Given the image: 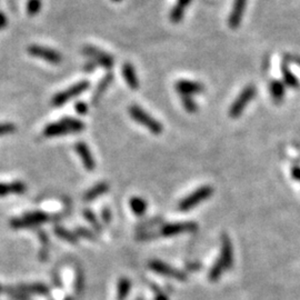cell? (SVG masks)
<instances>
[{
	"label": "cell",
	"mask_w": 300,
	"mask_h": 300,
	"mask_svg": "<svg viewBox=\"0 0 300 300\" xmlns=\"http://www.w3.org/2000/svg\"><path fill=\"white\" fill-rule=\"evenodd\" d=\"M128 113L135 122L143 125L144 127H146L151 134L160 135L162 133V125L159 123L157 119H154L152 116H150L148 113H146L142 107H139V106H130L128 108Z\"/></svg>",
	"instance_id": "cell-1"
},
{
	"label": "cell",
	"mask_w": 300,
	"mask_h": 300,
	"mask_svg": "<svg viewBox=\"0 0 300 300\" xmlns=\"http://www.w3.org/2000/svg\"><path fill=\"white\" fill-rule=\"evenodd\" d=\"M212 192H214V189H212V187L210 186H202L200 188H198L197 190L191 192L190 195H188L186 198H183V199L179 202L178 209L182 212L189 211L192 209V208H195L196 206L199 205L200 202L208 199V198L212 195Z\"/></svg>",
	"instance_id": "cell-2"
},
{
	"label": "cell",
	"mask_w": 300,
	"mask_h": 300,
	"mask_svg": "<svg viewBox=\"0 0 300 300\" xmlns=\"http://www.w3.org/2000/svg\"><path fill=\"white\" fill-rule=\"evenodd\" d=\"M90 82L89 81H80L78 84H75L74 86L69 87L64 91H60V93L56 94L54 97H52V105L56 106V107H60V106H64L66 103H68L69 100L76 98V97L80 96L82 93L89 88Z\"/></svg>",
	"instance_id": "cell-3"
},
{
	"label": "cell",
	"mask_w": 300,
	"mask_h": 300,
	"mask_svg": "<svg viewBox=\"0 0 300 300\" xmlns=\"http://www.w3.org/2000/svg\"><path fill=\"white\" fill-rule=\"evenodd\" d=\"M256 94V88L253 85L247 86L244 90L241 91L240 95L237 97L236 100L234 101V104L231 105V107L229 109V115L231 118H238L239 116L243 114L244 109L246 108V106L250 103V100L254 98V96Z\"/></svg>",
	"instance_id": "cell-4"
},
{
	"label": "cell",
	"mask_w": 300,
	"mask_h": 300,
	"mask_svg": "<svg viewBox=\"0 0 300 300\" xmlns=\"http://www.w3.org/2000/svg\"><path fill=\"white\" fill-rule=\"evenodd\" d=\"M82 54L86 57L90 58L91 60H94L97 65H100L106 69H111L115 65L114 57L107 54L103 50L98 49V48L93 46H86L82 48Z\"/></svg>",
	"instance_id": "cell-5"
},
{
	"label": "cell",
	"mask_w": 300,
	"mask_h": 300,
	"mask_svg": "<svg viewBox=\"0 0 300 300\" xmlns=\"http://www.w3.org/2000/svg\"><path fill=\"white\" fill-rule=\"evenodd\" d=\"M27 51L30 56L39 58V59L49 62V64L57 65V64H60L62 61L61 54H59V52L54 49H50V48H47L43 46L31 45L28 47Z\"/></svg>",
	"instance_id": "cell-6"
},
{
	"label": "cell",
	"mask_w": 300,
	"mask_h": 300,
	"mask_svg": "<svg viewBox=\"0 0 300 300\" xmlns=\"http://www.w3.org/2000/svg\"><path fill=\"white\" fill-rule=\"evenodd\" d=\"M198 229V225L192 221L185 222H171V224L162 225L159 235L161 237H172L182 232H193Z\"/></svg>",
	"instance_id": "cell-7"
},
{
	"label": "cell",
	"mask_w": 300,
	"mask_h": 300,
	"mask_svg": "<svg viewBox=\"0 0 300 300\" xmlns=\"http://www.w3.org/2000/svg\"><path fill=\"white\" fill-rule=\"evenodd\" d=\"M149 268L156 274L167 276V277H170V278H175V279L179 280V282H185V280L187 279V276L185 273L180 272V270H178V269L172 268L171 266L164 264L160 260L150 261Z\"/></svg>",
	"instance_id": "cell-8"
},
{
	"label": "cell",
	"mask_w": 300,
	"mask_h": 300,
	"mask_svg": "<svg viewBox=\"0 0 300 300\" xmlns=\"http://www.w3.org/2000/svg\"><path fill=\"white\" fill-rule=\"evenodd\" d=\"M175 88L180 94V96H193L200 94L205 90L204 85H201L200 82L186 79L178 80L175 85Z\"/></svg>",
	"instance_id": "cell-9"
},
{
	"label": "cell",
	"mask_w": 300,
	"mask_h": 300,
	"mask_svg": "<svg viewBox=\"0 0 300 300\" xmlns=\"http://www.w3.org/2000/svg\"><path fill=\"white\" fill-rule=\"evenodd\" d=\"M248 0H234L231 11L228 18V26L231 29H236L240 26L241 20H243L244 12L246 9V4Z\"/></svg>",
	"instance_id": "cell-10"
},
{
	"label": "cell",
	"mask_w": 300,
	"mask_h": 300,
	"mask_svg": "<svg viewBox=\"0 0 300 300\" xmlns=\"http://www.w3.org/2000/svg\"><path fill=\"white\" fill-rule=\"evenodd\" d=\"M75 150H76V152L78 153V156L80 157L84 167L87 169V170L93 171L96 168V161L93 157V153H91L90 149L88 147V145L84 142L76 143Z\"/></svg>",
	"instance_id": "cell-11"
},
{
	"label": "cell",
	"mask_w": 300,
	"mask_h": 300,
	"mask_svg": "<svg viewBox=\"0 0 300 300\" xmlns=\"http://www.w3.org/2000/svg\"><path fill=\"white\" fill-rule=\"evenodd\" d=\"M218 260L224 266L225 269L231 268L232 263H234V250H232L230 238L227 235L221 237V251Z\"/></svg>",
	"instance_id": "cell-12"
},
{
	"label": "cell",
	"mask_w": 300,
	"mask_h": 300,
	"mask_svg": "<svg viewBox=\"0 0 300 300\" xmlns=\"http://www.w3.org/2000/svg\"><path fill=\"white\" fill-rule=\"evenodd\" d=\"M108 190H109V183L107 181H100L94 187H91L89 190L86 191V193L84 195V201L85 202L94 201L95 199H97V198H99L100 196L107 193Z\"/></svg>",
	"instance_id": "cell-13"
},
{
	"label": "cell",
	"mask_w": 300,
	"mask_h": 300,
	"mask_svg": "<svg viewBox=\"0 0 300 300\" xmlns=\"http://www.w3.org/2000/svg\"><path fill=\"white\" fill-rule=\"evenodd\" d=\"M113 80H114V75L111 74V72H108V74L99 81L98 86H97V88L94 91L93 97H91V103H93V105L98 104V101L101 99V97L104 96L106 90L109 88V86L111 85Z\"/></svg>",
	"instance_id": "cell-14"
},
{
	"label": "cell",
	"mask_w": 300,
	"mask_h": 300,
	"mask_svg": "<svg viewBox=\"0 0 300 300\" xmlns=\"http://www.w3.org/2000/svg\"><path fill=\"white\" fill-rule=\"evenodd\" d=\"M66 134H72V133L71 130L61 122V120H59L58 123H51L49 125H47L45 129H43V136L46 137H57Z\"/></svg>",
	"instance_id": "cell-15"
},
{
	"label": "cell",
	"mask_w": 300,
	"mask_h": 300,
	"mask_svg": "<svg viewBox=\"0 0 300 300\" xmlns=\"http://www.w3.org/2000/svg\"><path fill=\"white\" fill-rule=\"evenodd\" d=\"M123 76L125 81L127 82V85L130 89L137 90L139 88V80L137 78L136 70H135L134 66L129 62H126L123 66Z\"/></svg>",
	"instance_id": "cell-16"
},
{
	"label": "cell",
	"mask_w": 300,
	"mask_h": 300,
	"mask_svg": "<svg viewBox=\"0 0 300 300\" xmlns=\"http://www.w3.org/2000/svg\"><path fill=\"white\" fill-rule=\"evenodd\" d=\"M129 207L135 215L142 217L147 211V202L142 197H132L129 199Z\"/></svg>",
	"instance_id": "cell-17"
},
{
	"label": "cell",
	"mask_w": 300,
	"mask_h": 300,
	"mask_svg": "<svg viewBox=\"0 0 300 300\" xmlns=\"http://www.w3.org/2000/svg\"><path fill=\"white\" fill-rule=\"evenodd\" d=\"M19 290L26 293V294H36V295H48L49 293V288L46 285L35 283V284H29V285H19L17 287Z\"/></svg>",
	"instance_id": "cell-18"
},
{
	"label": "cell",
	"mask_w": 300,
	"mask_h": 300,
	"mask_svg": "<svg viewBox=\"0 0 300 300\" xmlns=\"http://www.w3.org/2000/svg\"><path fill=\"white\" fill-rule=\"evenodd\" d=\"M286 85L280 80H273L270 82L269 91L273 99L276 101H282L285 97V91H286Z\"/></svg>",
	"instance_id": "cell-19"
},
{
	"label": "cell",
	"mask_w": 300,
	"mask_h": 300,
	"mask_svg": "<svg viewBox=\"0 0 300 300\" xmlns=\"http://www.w3.org/2000/svg\"><path fill=\"white\" fill-rule=\"evenodd\" d=\"M54 232H55V235L58 237V238L65 240V241H67V243H70V244H74V245L78 244L79 238L76 236L75 232L69 231L68 229L64 228L62 226H56L54 228Z\"/></svg>",
	"instance_id": "cell-20"
},
{
	"label": "cell",
	"mask_w": 300,
	"mask_h": 300,
	"mask_svg": "<svg viewBox=\"0 0 300 300\" xmlns=\"http://www.w3.org/2000/svg\"><path fill=\"white\" fill-rule=\"evenodd\" d=\"M282 72H283V78H284L285 85L290 87V88H294V89L299 88V80L297 79V77L293 74L292 70L289 69L287 64H284L282 66Z\"/></svg>",
	"instance_id": "cell-21"
},
{
	"label": "cell",
	"mask_w": 300,
	"mask_h": 300,
	"mask_svg": "<svg viewBox=\"0 0 300 300\" xmlns=\"http://www.w3.org/2000/svg\"><path fill=\"white\" fill-rule=\"evenodd\" d=\"M25 218H27L28 220H30L33 224L39 226L40 224H45L47 221L51 220V216H49L46 212L43 211H30V212H26L25 215H23Z\"/></svg>",
	"instance_id": "cell-22"
},
{
	"label": "cell",
	"mask_w": 300,
	"mask_h": 300,
	"mask_svg": "<svg viewBox=\"0 0 300 300\" xmlns=\"http://www.w3.org/2000/svg\"><path fill=\"white\" fill-rule=\"evenodd\" d=\"M38 238L41 241V249L39 251V259L46 260L49 254V237L45 230H38Z\"/></svg>",
	"instance_id": "cell-23"
},
{
	"label": "cell",
	"mask_w": 300,
	"mask_h": 300,
	"mask_svg": "<svg viewBox=\"0 0 300 300\" xmlns=\"http://www.w3.org/2000/svg\"><path fill=\"white\" fill-rule=\"evenodd\" d=\"M10 227L12 229H36L38 228V226L33 224L30 220H28L25 217H21V218H12L10 220Z\"/></svg>",
	"instance_id": "cell-24"
},
{
	"label": "cell",
	"mask_w": 300,
	"mask_h": 300,
	"mask_svg": "<svg viewBox=\"0 0 300 300\" xmlns=\"http://www.w3.org/2000/svg\"><path fill=\"white\" fill-rule=\"evenodd\" d=\"M130 288H132V283L128 278H120L117 287V298L118 300H126L128 294L130 293Z\"/></svg>",
	"instance_id": "cell-25"
},
{
	"label": "cell",
	"mask_w": 300,
	"mask_h": 300,
	"mask_svg": "<svg viewBox=\"0 0 300 300\" xmlns=\"http://www.w3.org/2000/svg\"><path fill=\"white\" fill-rule=\"evenodd\" d=\"M62 123H64L67 127H68L72 134H77V133H81L82 130L85 129V125L84 123H81L80 120L72 118V117H64L60 119Z\"/></svg>",
	"instance_id": "cell-26"
},
{
	"label": "cell",
	"mask_w": 300,
	"mask_h": 300,
	"mask_svg": "<svg viewBox=\"0 0 300 300\" xmlns=\"http://www.w3.org/2000/svg\"><path fill=\"white\" fill-rule=\"evenodd\" d=\"M160 225H162L161 217H153V218H150V219H147L143 222H139L136 229L140 232L147 231L148 229H151V228H153V227L160 226Z\"/></svg>",
	"instance_id": "cell-27"
},
{
	"label": "cell",
	"mask_w": 300,
	"mask_h": 300,
	"mask_svg": "<svg viewBox=\"0 0 300 300\" xmlns=\"http://www.w3.org/2000/svg\"><path fill=\"white\" fill-rule=\"evenodd\" d=\"M225 270L226 269L224 266H222V264L219 260H217L215 265L211 267L209 274H208V278H209L210 282H217V280L221 277V275L224 274Z\"/></svg>",
	"instance_id": "cell-28"
},
{
	"label": "cell",
	"mask_w": 300,
	"mask_h": 300,
	"mask_svg": "<svg viewBox=\"0 0 300 300\" xmlns=\"http://www.w3.org/2000/svg\"><path fill=\"white\" fill-rule=\"evenodd\" d=\"M84 217L86 218V220L88 221L91 226H93V228L97 232H101V230H103V227H101V224L99 222V220L97 219V217L93 211H91L90 209H85Z\"/></svg>",
	"instance_id": "cell-29"
},
{
	"label": "cell",
	"mask_w": 300,
	"mask_h": 300,
	"mask_svg": "<svg viewBox=\"0 0 300 300\" xmlns=\"http://www.w3.org/2000/svg\"><path fill=\"white\" fill-rule=\"evenodd\" d=\"M75 234L77 237H78V238H84V239L91 240V241L97 240V236L95 232L93 230L86 228V227H82V226L77 227L75 230Z\"/></svg>",
	"instance_id": "cell-30"
},
{
	"label": "cell",
	"mask_w": 300,
	"mask_h": 300,
	"mask_svg": "<svg viewBox=\"0 0 300 300\" xmlns=\"http://www.w3.org/2000/svg\"><path fill=\"white\" fill-rule=\"evenodd\" d=\"M181 104L182 107L185 108L189 114H195L198 110V106L196 101L193 100L192 96H181Z\"/></svg>",
	"instance_id": "cell-31"
},
{
	"label": "cell",
	"mask_w": 300,
	"mask_h": 300,
	"mask_svg": "<svg viewBox=\"0 0 300 300\" xmlns=\"http://www.w3.org/2000/svg\"><path fill=\"white\" fill-rule=\"evenodd\" d=\"M41 9V0H28L27 12L29 16H36Z\"/></svg>",
	"instance_id": "cell-32"
},
{
	"label": "cell",
	"mask_w": 300,
	"mask_h": 300,
	"mask_svg": "<svg viewBox=\"0 0 300 300\" xmlns=\"http://www.w3.org/2000/svg\"><path fill=\"white\" fill-rule=\"evenodd\" d=\"M160 237V235H159V232L157 231H142L139 232V234L137 235L136 239L139 240V241H148V240H153V239H157Z\"/></svg>",
	"instance_id": "cell-33"
},
{
	"label": "cell",
	"mask_w": 300,
	"mask_h": 300,
	"mask_svg": "<svg viewBox=\"0 0 300 300\" xmlns=\"http://www.w3.org/2000/svg\"><path fill=\"white\" fill-rule=\"evenodd\" d=\"M10 188H11V193H14V195H23V193L27 191L26 183L20 180L12 181L10 183Z\"/></svg>",
	"instance_id": "cell-34"
},
{
	"label": "cell",
	"mask_w": 300,
	"mask_h": 300,
	"mask_svg": "<svg viewBox=\"0 0 300 300\" xmlns=\"http://www.w3.org/2000/svg\"><path fill=\"white\" fill-rule=\"evenodd\" d=\"M183 14H185V9L178 7L175 4V7H173L170 11V20L173 23L180 22L181 19L183 18Z\"/></svg>",
	"instance_id": "cell-35"
},
{
	"label": "cell",
	"mask_w": 300,
	"mask_h": 300,
	"mask_svg": "<svg viewBox=\"0 0 300 300\" xmlns=\"http://www.w3.org/2000/svg\"><path fill=\"white\" fill-rule=\"evenodd\" d=\"M17 130V126L12 123H0V136L13 134Z\"/></svg>",
	"instance_id": "cell-36"
},
{
	"label": "cell",
	"mask_w": 300,
	"mask_h": 300,
	"mask_svg": "<svg viewBox=\"0 0 300 300\" xmlns=\"http://www.w3.org/2000/svg\"><path fill=\"white\" fill-rule=\"evenodd\" d=\"M85 280H84V274L81 270H77L76 274V280H75V289L77 294H80L84 290Z\"/></svg>",
	"instance_id": "cell-37"
},
{
	"label": "cell",
	"mask_w": 300,
	"mask_h": 300,
	"mask_svg": "<svg viewBox=\"0 0 300 300\" xmlns=\"http://www.w3.org/2000/svg\"><path fill=\"white\" fill-rule=\"evenodd\" d=\"M75 109L77 111V114L86 115L88 113V105L84 103V101H78V103L75 104Z\"/></svg>",
	"instance_id": "cell-38"
},
{
	"label": "cell",
	"mask_w": 300,
	"mask_h": 300,
	"mask_svg": "<svg viewBox=\"0 0 300 300\" xmlns=\"http://www.w3.org/2000/svg\"><path fill=\"white\" fill-rule=\"evenodd\" d=\"M11 193V188L10 183H3L0 182V197H6Z\"/></svg>",
	"instance_id": "cell-39"
},
{
	"label": "cell",
	"mask_w": 300,
	"mask_h": 300,
	"mask_svg": "<svg viewBox=\"0 0 300 300\" xmlns=\"http://www.w3.org/2000/svg\"><path fill=\"white\" fill-rule=\"evenodd\" d=\"M101 219H103L105 224H109L111 221V211L108 207H104L103 210H101Z\"/></svg>",
	"instance_id": "cell-40"
},
{
	"label": "cell",
	"mask_w": 300,
	"mask_h": 300,
	"mask_svg": "<svg viewBox=\"0 0 300 300\" xmlns=\"http://www.w3.org/2000/svg\"><path fill=\"white\" fill-rule=\"evenodd\" d=\"M153 287V292H154V299L153 300H169L168 296L164 293H162L160 289L157 288L156 286Z\"/></svg>",
	"instance_id": "cell-41"
},
{
	"label": "cell",
	"mask_w": 300,
	"mask_h": 300,
	"mask_svg": "<svg viewBox=\"0 0 300 300\" xmlns=\"http://www.w3.org/2000/svg\"><path fill=\"white\" fill-rule=\"evenodd\" d=\"M97 64L94 60H90L89 62H87V64L84 66V70L87 72H91L93 70L96 69Z\"/></svg>",
	"instance_id": "cell-42"
},
{
	"label": "cell",
	"mask_w": 300,
	"mask_h": 300,
	"mask_svg": "<svg viewBox=\"0 0 300 300\" xmlns=\"http://www.w3.org/2000/svg\"><path fill=\"white\" fill-rule=\"evenodd\" d=\"M7 23H8V18L6 17V14H4L2 11H0V30L6 27Z\"/></svg>",
	"instance_id": "cell-43"
},
{
	"label": "cell",
	"mask_w": 300,
	"mask_h": 300,
	"mask_svg": "<svg viewBox=\"0 0 300 300\" xmlns=\"http://www.w3.org/2000/svg\"><path fill=\"white\" fill-rule=\"evenodd\" d=\"M292 177L295 179V180L300 181V167H294L292 170Z\"/></svg>",
	"instance_id": "cell-44"
},
{
	"label": "cell",
	"mask_w": 300,
	"mask_h": 300,
	"mask_svg": "<svg viewBox=\"0 0 300 300\" xmlns=\"http://www.w3.org/2000/svg\"><path fill=\"white\" fill-rule=\"evenodd\" d=\"M190 2H191V0H177L176 6L180 7V8H182V9H185V10H186V8H187L188 6H189Z\"/></svg>",
	"instance_id": "cell-45"
},
{
	"label": "cell",
	"mask_w": 300,
	"mask_h": 300,
	"mask_svg": "<svg viewBox=\"0 0 300 300\" xmlns=\"http://www.w3.org/2000/svg\"><path fill=\"white\" fill-rule=\"evenodd\" d=\"M65 300H72V298L71 297H67Z\"/></svg>",
	"instance_id": "cell-46"
},
{
	"label": "cell",
	"mask_w": 300,
	"mask_h": 300,
	"mask_svg": "<svg viewBox=\"0 0 300 300\" xmlns=\"http://www.w3.org/2000/svg\"><path fill=\"white\" fill-rule=\"evenodd\" d=\"M113 1H116V2H118V1H122V0H113Z\"/></svg>",
	"instance_id": "cell-47"
},
{
	"label": "cell",
	"mask_w": 300,
	"mask_h": 300,
	"mask_svg": "<svg viewBox=\"0 0 300 300\" xmlns=\"http://www.w3.org/2000/svg\"><path fill=\"white\" fill-rule=\"evenodd\" d=\"M1 292H2V288H1V286H0V293H1Z\"/></svg>",
	"instance_id": "cell-48"
},
{
	"label": "cell",
	"mask_w": 300,
	"mask_h": 300,
	"mask_svg": "<svg viewBox=\"0 0 300 300\" xmlns=\"http://www.w3.org/2000/svg\"><path fill=\"white\" fill-rule=\"evenodd\" d=\"M137 300H144V299H143V298H138Z\"/></svg>",
	"instance_id": "cell-49"
}]
</instances>
